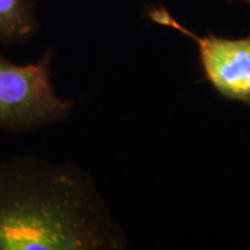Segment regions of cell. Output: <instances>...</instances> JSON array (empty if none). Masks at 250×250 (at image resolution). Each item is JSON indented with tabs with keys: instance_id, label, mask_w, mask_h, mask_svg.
<instances>
[{
	"instance_id": "6da1fadb",
	"label": "cell",
	"mask_w": 250,
	"mask_h": 250,
	"mask_svg": "<svg viewBox=\"0 0 250 250\" xmlns=\"http://www.w3.org/2000/svg\"><path fill=\"white\" fill-rule=\"evenodd\" d=\"M125 247L121 227L79 165L31 154L0 160V250Z\"/></svg>"
},
{
	"instance_id": "7a4b0ae2",
	"label": "cell",
	"mask_w": 250,
	"mask_h": 250,
	"mask_svg": "<svg viewBox=\"0 0 250 250\" xmlns=\"http://www.w3.org/2000/svg\"><path fill=\"white\" fill-rule=\"evenodd\" d=\"M54 56L48 49L37 62L19 65L0 55V130L26 133L70 117L76 102L56 92Z\"/></svg>"
},
{
	"instance_id": "3957f363",
	"label": "cell",
	"mask_w": 250,
	"mask_h": 250,
	"mask_svg": "<svg viewBox=\"0 0 250 250\" xmlns=\"http://www.w3.org/2000/svg\"><path fill=\"white\" fill-rule=\"evenodd\" d=\"M147 15L153 22L174 28L195 41L205 79L221 96L250 104V35L226 39L208 34L202 37L182 26L164 7L149 8Z\"/></svg>"
},
{
	"instance_id": "277c9868",
	"label": "cell",
	"mask_w": 250,
	"mask_h": 250,
	"mask_svg": "<svg viewBox=\"0 0 250 250\" xmlns=\"http://www.w3.org/2000/svg\"><path fill=\"white\" fill-rule=\"evenodd\" d=\"M39 29L34 0H0V42L26 43Z\"/></svg>"
},
{
	"instance_id": "5b68a950",
	"label": "cell",
	"mask_w": 250,
	"mask_h": 250,
	"mask_svg": "<svg viewBox=\"0 0 250 250\" xmlns=\"http://www.w3.org/2000/svg\"><path fill=\"white\" fill-rule=\"evenodd\" d=\"M242 1H246V2H248V4H250V0H242Z\"/></svg>"
}]
</instances>
